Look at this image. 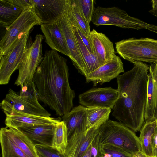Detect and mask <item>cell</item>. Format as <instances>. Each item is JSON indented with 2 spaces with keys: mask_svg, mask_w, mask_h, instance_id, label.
I'll use <instances>...</instances> for the list:
<instances>
[{
  "mask_svg": "<svg viewBox=\"0 0 157 157\" xmlns=\"http://www.w3.org/2000/svg\"><path fill=\"white\" fill-rule=\"evenodd\" d=\"M71 25L76 38L80 54L85 65L86 76L98 68L99 66L94 55L90 52L83 43L75 26L72 24H71Z\"/></svg>",
  "mask_w": 157,
  "mask_h": 157,
  "instance_id": "24",
  "label": "cell"
},
{
  "mask_svg": "<svg viewBox=\"0 0 157 157\" xmlns=\"http://www.w3.org/2000/svg\"><path fill=\"white\" fill-rule=\"evenodd\" d=\"M152 9L149 11V12L152 15L157 17V0L151 1Z\"/></svg>",
  "mask_w": 157,
  "mask_h": 157,
  "instance_id": "35",
  "label": "cell"
},
{
  "mask_svg": "<svg viewBox=\"0 0 157 157\" xmlns=\"http://www.w3.org/2000/svg\"><path fill=\"white\" fill-rule=\"evenodd\" d=\"M0 142L2 157H28L10 138L6 127L0 129Z\"/></svg>",
  "mask_w": 157,
  "mask_h": 157,
  "instance_id": "23",
  "label": "cell"
},
{
  "mask_svg": "<svg viewBox=\"0 0 157 157\" xmlns=\"http://www.w3.org/2000/svg\"><path fill=\"white\" fill-rule=\"evenodd\" d=\"M157 119V112L156 113L155 117H154V120Z\"/></svg>",
  "mask_w": 157,
  "mask_h": 157,
  "instance_id": "38",
  "label": "cell"
},
{
  "mask_svg": "<svg viewBox=\"0 0 157 157\" xmlns=\"http://www.w3.org/2000/svg\"><path fill=\"white\" fill-rule=\"evenodd\" d=\"M31 1L32 9L41 24L57 21L61 17L66 15L70 3V0Z\"/></svg>",
  "mask_w": 157,
  "mask_h": 157,
  "instance_id": "10",
  "label": "cell"
},
{
  "mask_svg": "<svg viewBox=\"0 0 157 157\" xmlns=\"http://www.w3.org/2000/svg\"><path fill=\"white\" fill-rule=\"evenodd\" d=\"M92 22L97 26L112 25L138 30L145 29L157 33V25L131 16L125 11L115 7L95 8Z\"/></svg>",
  "mask_w": 157,
  "mask_h": 157,
  "instance_id": "4",
  "label": "cell"
},
{
  "mask_svg": "<svg viewBox=\"0 0 157 157\" xmlns=\"http://www.w3.org/2000/svg\"><path fill=\"white\" fill-rule=\"evenodd\" d=\"M86 112L88 129L99 128L109 119L111 109L101 107H89L87 108Z\"/></svg>",
  "mask_w": 157,
  "mask_h": 157,
  "instance_id": "25",
  "label": "cell"
},
{
  "mask_svg": "<svg viewBox=\"0 0 157 157\" xmlns=\"http://www.w3.org/2000/svg\"><path fill=\"white\" fill-rule=\"evenodd\" d=\"M29 32L22 37L5 54L0 56V84H8L16 70L24 54L28 42Z\"/></svg>",
  "mask_w": 157,
  "mask_h": 157,
  "instance_id": "9",
  "label": "cell"
},
{
  "mask_svg": "<svg viewBox=\"0 0 157 157\" xmlns=\"http://www.w3.org/2000/svg\"><path fill=\"white\" fill-rule=\"evenodd\" d=\"M90 154L91 157H103L100 138L98 134L94 138L91 144Z\"/></svg>",
  "mask_w": 157,
  "mask_h": 157,
  "instance_id": "33",
  "label": "cell"
},
{
  "mask_svg": "<svg viewBox=\"0 0 157 157\" xmlns=\"http://www.w3.org/2000/svg\"><path fill=\"white\" fill-rule=\"evenodd\" d=\"M69 10L78 28L88 38L91 31L90 24L81 14L75 0H70Z\"/></svg>",
  "mask_w": 157,
  "mask_h": 157,
  "instance_id": "28",
  "label": "cell"
},
{
  "mask_svg": "<svg viewBox=\"0 0 157 157\" xmlns=\"http://www.w3.org/2000/svg\"><path fill=\"white\" fill-rule=\"evenodd\" d=\"M68 143L67 128L64 122L62 121L56 125L52 146L61 153L64 154Z\"/></svg>",
  "mask_w": 157,
  "mask_h": 157,
  "instance_id": "26",
  "label": "cell"
},
{
  "mask_svg": "<svg viewBox=\"0 0 157 157\" xmlns=\"http://www.w3.org/2000/svg\"><path fill=\"white\" fill-rule=\"evenodd\" d=\"M40 25L45 41L52 50L59 52L70 57V54L58 21L42 24Z\"/></svg>",
  "mask_w": 157,
  "mask_h": 157,
  "instance_id": "17",
  "label": "cell"
},
{
  "mask_svg": "<svg viewBox=\"0 0 157 157\" xmlns=\"http://www.w3.org/2000/svg\"><path fill=\"white\" fill-rule=\"evenodd\" d=\"M35 148L38 157H66L52 146H36Z\"/></svg>",
  "mask_w": 157,
  "mask_h": 157,
  "instance_id": "32",
  "label": "cell"
},
{
  "mask_svg": "<svg viewBox=\"0 0 157 157\" xmlns=\"http://www.w3.org/2000/svg\"><path fill=\"white\" fill-rule=\"evenodd\" d=\"M157 112V63L149 66L145 122L154 120Z\"/></svg>",
  "mask_w": 157,
  "mask_h": 157,
  "instance_id": "19",
  "label": "cell"
},
{
  "mask_svg": "<svg viewBox=\"0 0 157 157\" xmlns=\"http://www.w3.org/2000/svg\"><path fill=\"white\" fill-rule=\"evenodd\" d=\"M153 156L157 157V131L153 138L152 143Z\"/></svg>",
  "mask_w": 157,
  "mask_h": 157,
  "instance_id": "34",
  "label": "cell"
},
{
  "mask_svg": "<svg viewBox=\"0 0 157 157\" xmlns=\"http://www.w3.org/2000/svg\"><path fill=\"white\" fill-rule=\"evenodd\" d=\"M70 54L69 58L78 71L86 76L85 65L80 54L75 34L71 25L66 16L58 21Z\"/></svg>",
  "mask_w": 157,
  "mask_h": 157,
  "instance_id": "13",
  "label": "cell"
},
{
  "mask_svg": "<svg viewBox=\"0 0 157 157\" xmlns=\"http://www.w3.org/2000/svg\"><path fill=\"white\" fill-rule=\"evenodd\" d=\"M124 72L123 63L116 55L111 61L100 66L85 77L87 82L94 85L109 82Z\"/></svg>",
  "mask_w": 157,
  "mask_h": 157,
  "instance_id": "15",
  "label": "cell"
},
{
  "mask_svg": "<svg viewBox=\"0 0 157 157\" xmlns=\"http://www.w3.org/2000/svg\"><path fill=\"white\" fill-rule=\"evenodd\" d=\"M101 150L103 157H132L133 156L109 145H101Z\"/></svg>",
  "mask_w": 157,
  "mask_h": 157,
  "instance_id": "31",
  "label": "cell"
},
{
  "mask_svg": "<svg viewBox=\"0 0 157 157\" xmlns=\"http://www.w3.org/2000/svg\"><path fill=\"white\" fill-rule=\"evenodd\" d=\"M6 128L11 139L28 157H38L35 147L23 133L16 128Z\"/></svg>",
  "mask_w": 157,
  "mask_h": 157,
  "instance_id": "22",
  "label": "cell"
},
{
  "mask_svg": "<svg viewBox=\"0 0 157 157\" xmlns=\"http://www.w3.org/2000/svg\"><path fill=\"white\" fill-rule=\"evenodd\" d=\"M66 59L57 51H46L34 75L38 99L59 116L73 108L75 91L70 87Z\"/></svg>",
  "mask_w": 157,
  "mask_h": 157,
  "instance_id": "1",
  "label": "cell"
},
{
  "mask_svg": "<svg viewBox=\"0 0 157 157\" xmlns=\"http://www.w3.org/2000/svg\"><path fill=\"white\" fill-rule=\"evenodd\" d=\"M81 14L90 24L95 9L94 0H75Z\"/></svg>",
  "mask_w": 157,
  "mask_h": 157,
  "instance_id": "29",
  "label": "cell"
},
{
  "mask_svg": "<svg viewBox=\"0 0 157 157\" xmlns=\"http://www.w3.org/2000/svg\"><path fill=\"white\" fill-rule=\"evenodd\" d=\"M132 157H145L143 153L141 151L133 155Z\"/></svg>",
  "mask_w": 157,
  "mask_h": 157,
  "instance_id": "37",
  "label": "cell"
},
{
  "mask_svg": "<svg viewBox=\"0 0 157 157\" xmlns=\"http://www.w3.org/2000/svg\"><path fill=\"white\" fill-rule=\"evenodd\" d=\"M5 121L6 127L17 128L24 125L56 124L61 121L59 118L46 117L25 114L7 115Z\"/></svg>",
  "mask_w": 157,
  "mask_h": 157,
  "instance_id": "20",
  "label": "cell"
},
{
  "mask_svg": "<svg viewBox=\"0 0 157 157\" xmlns=\"http://www.w3.org/2000/svg\"><path fill=\"white\" fill-rule=\"evenodd\" d=\"M32 7L31 0H0L1 27L7 28Z\"/></svg>",
  "mask_w": 157,
  "mask_h": 157,
  "instance_id": "16",
  "label": "cell"
},
{
  "mask_svg": "<svg viewBox=\"0 0 157 157\" xmlns=\"http://www.w3.org/2000/svg\"><path fill=\"white\" fill-rule=\"evenodd\" d=\"M86 108L79 105L63 116L62 121L67 128L68 139L73 134L84 132L88 129Z\"/></svg>",
  "mask_w": 157,
  "mask_h": 157,
  "instance_id": "18",
  "label": "cell"
},
{
  "mask_svg": "<svg viewBox=\"0 0 157 157\" xmlns=\"http://www.w3.org/2000/svg\"><path fill=\"white\" fill-rule=\"evenodd\" d=\"M117 89L111 87L90 89L79 95V102L86 108L113 109L118 97Z\"/></svg>",
  "mask_w": 157,
  "mask_h": 157,
  "instance_id": "11",
  "label": "cell"
},
{
  "mask_svg": "<svg viewBox=\"0 0 157 157\" xmlns=\"http://www.w3.org/2000/svg\"><path fill=\"white\" fill-rule=\"evenodd\" d=\"M90 148L91 144L81 157H91L90 154Z\"/></svg>",
  "mask_w": 157,
  "mask_h": 157,
  "instance_id": "36",
  "label": "cell"
},
{
  "mask_svg": "<svg viewBox=\"0 0 157 157\" xmlns=\"http://www.w3.org/2000/svg\"><path fill=\"white\" fill-rule=\"evenodd\" d=\"M157 130V119L145 122L140 130L139 138L141 144V151L145 157L153 156L152 143Z\"/></svg>",
  "mask_w": 157,
  "mask_h": 157,
  "instance_id": "21",
  "label": "cell"
},
{
  "mask_svg": "<svg viewBox=\"0 0 157 157\" xmlns=\"http://www.w3.org/2000/svg\"><path fill=\"white\" fill-rule=\"evenodd\" d=\"M130 70L117 78L118 97L112 115L134 132L140 130L145 123L149 66L134 62Z\"/></svg>",
  "mask_w": 157,
  "mask_h": 157,
  "instance_id": "2",
  "label": "cell"
},
{
  "mask_svg": "<svg viewBox=\"0 0 157 157\" xmlns=\"http://www.w3.org/2000/svg\"><path fill=\"white\" fill-rule=\"evenodd\" d=\"M44 36L37 34L34 40L28 41L25 50L17 70L18 74L15 84L21 86L26 81L33 80L34 75L42 62V42Z\"/></svg>",
  "mask_w": 157,
  "mask_h": 157,
  "instance_id": "7",
  "label": "cell"
},
{
  "mask_svg": "<svg viewBox=\"0 0 157 157\" xmlns=\"http://www.w3.org/2000/svg\"><path fill=\"white\" fill-rule=\"evenodd\" d=\"M115 44L117 52L124 59L132 63H157V40L149 38H131Z\"/></svg>",
  "mask_w": 157,
  "mask_h": 157,
  "instance_id": "5",
  "label": "cell"
},
{
  "mask_svg": "<svg viewBox=\"0 0 157 157\" xmlns=\"http://www.w3.org/2000/svg\"><path fill=\"white\" fill-rule=\"evenodd\" d=\"M98 129L93 128L87 129L77 157H81L88 148L94 138L98 134Z\"/></svg>",
  "mask_w": 157,
  "mask_h": 157,
  "instance_id": "30",
  "label": "cell"
},
{
  "mask_svg": "<svg viewBox=\"0 0 157 157\" xmlns=\"http://www.w3.org/2000/svg\"><path fill=\"white\" fill-rule=\"evenodd\" d=\"M88 38L99 67L111 61L116 56L113 43L105 34L93 29Z\"/></svg>",
  "mask_w": 157,
  "mask_h": 157,
  "instance_id": "12",
  "label": "cell"
},
{
  "mask_svg": "<svg viewBox=\"0 0 157 157\" xmlns=\"http://www.w3.org/2000/svg\"><path fill=\"white\" fill-rule=\"evenodd\" d=\"M0 105L6 116L25 114L49 117L51 116L42 105L36 106L27 102L11 89Z\"/></svg>",
  "mask_w": 157,
  "mask_h": 157,
  "instance_id": "8",
  "label": "cell"
},
{
  "mask_svg": "<svg viewBox=\"0 0 157 157\" xmlns=\"http://www.w3.org/2000/svg\"><path fill=\"white\" fill-rule=\"evenodd\" d=\"M41 24L32 8L23 11L15 21L6 28V32L0 42V56L9 52L33 27Z\"/></svg>",
  "mask_w": 157,
  "mask_h": 157,
  "instance_id": "6",
  "label": "cell"
},
{
  "mask_svg": "<svg viewBox=\"0 0 157 157\" xmlns=\"http://www.w3.org/2000/svg\"><path fill=\"white\" fill-rule=\"evenodd\" d=\"M98 135L101 145L113 146L132 155L141 151L139 138L120 122L109 119L99 128Z\"/></svg>",
  "mask_w": 157,
  "mask_h": 157,
  "instance_id": "3",
  "label": "cell"
},
{
  "mask_svg": "<svg viewBox=\"0 0 157 157\" xmlns=\"http://www.w3.org/2000/svg\"><path fill=\"white\" fill-rule=\"evenodd\" d=\"M151 157H155V156H152Z\"/></svg>",
  "mask_w": 157,
  "mask_h": 157,
  "instance_id": "39",
  "label": "cell"
},
{
  "mask_svg": "<svg viewBox=\"0 0 157 157\" xmlns=\"http://www.w3.org/2000/svg\"><path fill=\"white\" fill-rule=\"evenodd\" d=\"M20 97L27 102L38 106H41L38 101L37 92L33 80L26 81L21 86Z\"/></svg>",
  "mask_w": 157,
  "mask_h": 157,
  "instance_id": "27",
  "label": "cell"
},
{
  "mask_svg": "<svg viewBox=\"0 0 157 157\" xmlns=\"http://www.w3.org/2000/svg\"><path fill=\"white\" fill-rule=\"evenodd\" d=\"M56 124L24 125L16 128L23 133L35 147L52 146Z\"/></svg>",
  "mask_w": 157,
  "mask_h": 157,
  "instance_id": "14",
  "label": "cell"
}]
</instances>
